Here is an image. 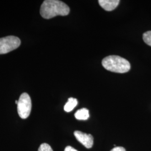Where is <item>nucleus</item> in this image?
Here are the masks:
<instances>
[{
  "instance_id": "nucleus-5",
  "label": "nucleus",
  "mask_w": 151,
  "mask_h": 151,
  "mask_svg": "<svg viewBox=\"0 0 151 151\" xmlns=\"http://www.w3.org/2000/svg\"><path fill=\"white\" fill-rule=\"evenodd\" d=\"M74 135L76 138L82 145H83L87 148H91L93 144V138L91 134H88L80 131H75Z\"/></svg>"
},
{
  "instance_id": "nucleus-9",
  "label": "nucleus",
  "mask_w": 151,
  "mask_h": 151,
  "mask_svg": "<svg viewBox=\"0 0 151 151\" xmlns=\"http://www.w3.org/2000/svg\"><path fill=\"white\" fill-rule=\"evenodd\" d=\"M143 39L147 44L151 47V31L145 32L143 35Z\"/></svg>"
},
{
  "instance_id": "nucleus-10",
  "label": "nucleus",
  "mask_w": 151,
  "mask_h": 151,
  "mask_svg": "<svg viewBox=\"0 0 151 151\" xmlns=\"http://www.w3.org/2000/svg\"><path fill=\"white\" fill-rule=\"evenodd\" d=\"M38 151H53L52 147L49 145L47 143H43L42 144L39 149Z\"/></svg>"
},
{
  "instance_id": "nucleus-2",
  "label": "nucleus",
  "mask_w": 151,
  "mask_h": 151,
  "mask_svg": "<svg viewBox=\"0 0 151 151\" xmlns=\"http://www.w3.org/2000/svg\"><path fill=\"white\" fill-rule=\"evenodd\" d=\"M102 65L106 70L119 73L128 72L131 67L127 60L118 55H109L105 57L102 60Z\"/></svg>"
},
{
  "instance_id": "nucleus-1",
  "label": "nucleus",
  "mask_w": 151,
  "mask_h": 151,
  "mask_svg": "<svg viewBox=\"0 0 151 151\" xmlns=\"http://www.w3.org/2000/svg\"><path fill=\"white\" fill-rule=\"evenodd\" d=\"M70 11V7L62 1L45 0L41 6L40 13L44 19H49L58 15H68Z\"/></svg>"
},
{
  "instance_id": "nucleus-4",
  "label": "nucleus",
  "mask_w": 151,
  "mask_h": 151,
  "mask_svg": "<svg viewBox=\"0 0 151 151\" xmlns=\"http://www.w3.org/2000/svg\"><path fill=\"white\" fill-rule=\"evenodd\" d=\"M21 44L20 39L15 36L0 38V54H6L17 48Z\"/></svg>"
},
{
  "instance_id": "nucleus-12",
  "label": "nucleus",
  "mask_w": 151,
  "mask_h": 151,
  "mask_svg": "<svg viewBox=\"0 0 151 151\" xmlns=\"http://www.w3.org/2000/svg\"><path fill=\"white\" fill-rule=\"evenodd\" d=\"M65 151H78L75 149L74 148L72 147L71 146H67L65 148Z\"/></svg>"
},
{
  "instance_id": "nucleus-8",
  "label": "nucleus",
  "mask_w": 151,
  "mask_h": 151,
  "mask_svg": "<svg viewBox=\"0 0 151 151\" xmlns=\"http://www.w3.org/2000/svg\"><path fill=\"white\" fill-rule=\"evenodd\" d=\"M78 104V101L76 99L70 97L68 99L67 103L65 104L64 110L66 112H70L75 108Z\"/></svg>"
},
{
  "instance_id": "nucleus-13",
  "label": "nucleus",
  "mask_w": 151,
  "mask_h": 151,
  "mask_svg": "<svg viewBox=\"0 0 151 151\" xmlns=\"http://www.w3.org/2000/svg\"><path fill=\"white\" fill-rule=\"evenodd\" d=\"M17 103H18V101H17V100H16V101H15V104H17Z\"/></svg>"
},
{
  "instance_id": "nucleus-7",
  "label": "nucleus",
  "mask_w": 151,
  "mask_h": 151,
  "mask_svg": "<svg viewBox=\"0 0 151 151\" xmlns=\"http://www.w3.org/2000/svg\"><path fill=\"white\" fill-rule=\"evenodd\" d=\"M75 116L76 118L78 120H86L90 117L89 111L86 108H82L76 111L75 114Z\"/></svg>"
},
{
  "instance_id": "nucleus-6",
  "label": "nucleus",
  "mask_w": 151,
  "mask_h": 151,
  "mask_svg": "<svg viewBox=\"0 0 151 151\" xmlns=\"http://www.w3.org/2000/svg\"><path fill=\"white\" fill-rule=\"evenodd\" d=\"M119 0H99V4L105 10L113 11L119 5Z\"/></svg>"
},
{
  "instance_id": "nucleus-3",
  "label": "nucleus",
  "mask_w": 151,
  "mask_h": 151,
  "mask_svg": "<svg viewBox=\"0 0 151 151\" xmlns=\"http://www.w3.org/2000/svg\"><path fill=\"white\" fill-rule=\"evenodd\" d=\"M17 112L22 119H27L30 115L32 110V100L27 93L20 95L17 103Z\"/></svg>"
},
{
  "instance_id": "nucleus-11",
  "label": "nucleus",
  "mask_w": 151,
  "mask_h": 151,
  "mask_svg": "<svg viewBox=\"0 0 151 151\" xmlns=\"http://www.w3.org/2000/svg\"><path fill=\"white\" fill-rule=\"evenodd\" d=\"M110 151H126L124 147H115Z\"/></svg>"
}]
</instances>
